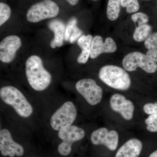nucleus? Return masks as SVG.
Here are the masks:
<instances>
[{"mask_svg": "<svg viewBox=\"0 0 157 157\" xmlns=\"http://www.w3.org/2000/svg\"><path fill=\"white\" fill-rule=\"evenodd\" d=\"M124 69L132 72L140 67L148 73H154L157 70L156 62L150 59L147 55L139 52H134L127 55L122 61Z\"/></svg>", "mask_w": 157, "mask_h": 157, "instance_id": "obj_6", "label": "nucleus"}, {"mask_svg": "<svg viewBox=\"0 0 157 157\" xmlns=\"http://www.w3.org/2000/svg\"><path fill=\"white\" fill-rule=\"evenodd\" d=\"M93 1H98V0H93Z\"/></svg>", "mask_w": 157, "mask_h": 157, "instance_id": "obj_29", "label": "nucleus"}, {"mask_svg": "<svg viewBox=\"0 0 157 157\" xmlns=\"http://www.w3.org/2000/svg\"><path fill=\"white\" fill-rule=\"evenodd\" d=\"M121 0H109L107 4V15L110 21H115L119 16Z\"/></svg>", "mask_w": 157, "mask_h": 157, "instance_id": "obj_18", "label": "nucleus"}, {"mask_svg": "<svg viewBox=\"0 0 157 157\" xmlns=\"http://www.w3.org/2000/svg\"><path fill=\"white\" fill-rule=\"evenodd\" d=\"M92 39V36L90 35H83L78 39L77 43L82 49L81 53L77 58V62L79 63L85 64L87 62L90 54Z\"/></svg>", "mask_w": 157, "mask_h": 157, "instance_id": "obj_16", "label": "nucleus"}, {"mask_svg": "<svg viewBox=\"0 0 157 157\" xmlns=\"http://www.w3.org/2000/svg\"><path fill=\"white\" fill-rule=\"evenodd\" d=\"M142 147L143 144L140 140L132 138L119 149L115 157H138L141 153Z\"/></svg>", "mask_w": 157, "mask_h": 157, "instance_id": "obj_14", "label": "nucleus"}, {"mask_svg": "<svg viewBox=\"0 0 157 157\" xmlns=\"http://www.w3.org/2000/svg\"><path fill=\"white\" fill-rule=\"evenodd\" d=\"M147 129L151 132H157V114L150 115L145 120Z\"/></svg>", "mask_w": 157, "mask_h": 157, "instance_id": "obj_22", "label": "nucleus"}, {"mask_svg": "<svg viewBox=\"0 0 157 157\" xmlns=\"http://www.w3.org/2000/svg\"><path fill=\"white\" fill-rule=\"evenodd\" d=\"M11 14L10 7L6 3H0V25H3L9 19Z\"/></svg>", "mask_w": 157, "mask_h": 157, "instance_id": "obj_21", "label": "nucleus"}, {"mask_svg": "<svg viewBox=\"0 0 157 157\" xmlns=\"http://www.w3.org/2000/svg\"><path fill=\"white\" fill-rule=\"evenodd\" d=\"M77 20L76 17H73L70 18L68 21L65 30V41H68L70 39V36L72 34L75 26L77 25Z\"/></svg>", "mask_w": 157, "mask_h": 157, "instance_id": "obj_24", "label": "nucleus"}, {"mask_svg": "<svg viewBox=\"0 0 157 157\" xmlns=\"http://www.w3.org/2000/svg\"><path fill=\"white\" fill-rule=\"evenodd\" d=\"M48 26L54 33V38L50 43L52 48L61 47L63 44L66 27L63 21L59 19H55L50 21Z\"/></svg>", "mask_w": 157, "mask_h": 157, "instance_id": "obj_15", "label": "nucleus"}, {"mask_svg": "<svg viewBox=\"0 0 157 157\" xmlns=\"http://www.w3.org/2000/svg\"><path fill=\"white\" fill-rule=\"evenodd\" d=\"M132 19L135 24L139 26L146 24L148 21L149 17L145 13L139 12L133 14L132 16Z\"/></svg>", "mask_w": 157, "mask_h": 157, "instance_id": "obj_23", "label": "nucleus"}, {"mask_svg": "<svg viewBox=\"0 0 157 157\" xmlns=\"http://www.w3.org/2000/svg\"><path fill=\"white\" fill-rule=\"evenodd\" d=\"M82 33V31L78 28L77 25L75 26L69 39L70 43H74L77 39H79Z\"/></svg>", "mask_w": 157, "mask_h": 157, "instance_id": "obj_26", "label": "nucleus"}, {"mask_svg": "<svg viewBox=\"0 0 157 157\" xmlns=\"http://www.w3.org/2000/svg\"><path fill=\"white\" fill-rule=\"evenodd\" d=\"M143 110L146 114L149 115L157 114V103L145 104L144 106Z\"/></svg>", "mask_w": 157, "mask_h": 157, "instance_id": "obj_25", "label": "nucleus"}, {"mask_svg": "<svg viewBox=\"0 0 157 157\" xmlns=\"http://www.w3.org/2000/svg\"><path fill=\"white\" fill-rule=\"evenodd\" d=\"M121 5L124 8H126L128 13L137 12L140 8L138 0H121Z\"/></svg>", "mask_w": 157, "mask_h": 157, "instance_id": "obj_20", "label": "nucleus"}, {"mask_svg": "<svg viewBox=\"0 0 157 157\" xmlns=\"http://www.w3.org/2000/svg\"><path fill=\"white\" fill-rule=\"evenodd\" d=\"M99 78L109 87L121 90H126L131 85L129 74L123 68L114 65L102 67L99 71Z\"/></svg>", "mask_w": 157, "mask_h": 157, "instance_id": "obj_3", "label": "nucleus"}, {"mask_svg": "<svg viewBox=\"0 0 157 157\" xmlns=\"http://www.w3.org/2000/svg\"><path fill=\"white\" fill-rule=\"evenodd\" d=\"M58 135L63 140L58 147V151L62 155L67 156L71 153L73 143L82 140L85 132L81 128L73 125L59 130Z\"/></svg>", "mask_w": 157, "mask_h": 157, "instance_id": "obj_7", "label": "nucleus"}, {"mask_svg": "<svg viewBox=\"0 0 157 157\" xmlns=\"http://www.w3.org/2000/svg\"><path fill=\"white\" fill-rule=\"evenodd\" d=\"M21 45L19 37L11 35L6 37L0 43V60L4 63H10L16 56V52Z\"/></svg>", "mask_w": 157, "mask_h": 157, "instance_id": "obj_11", "label": "nucleus"}, {"mask_svg": "<svg viewBox=\"0 0 157 157\" xmlns=\"http://www.w3.org/2000/svg\"><path fill=\"white\" fill-rule=\"evenodd\" d=\"M72 6H75L78 2V0H66Z\"/></svg>", "mask_w": 157, "mask_h": 157, "instance_id": "obj_27", "label": "nucleus"}, {"mask_svg": "<svg viewBox=\"0 0 157 157\" xmlns=\"http://www.w3.org/2000/svg\"><path fill=\"white\" fill-rule=\"evenodd\" d=\"M151 27L147 24L138 26L135 29L133 38L137 42H141L146 40L150 35Z\"/></svg>", "mask_w": 157, "mask_h": 157, "instance_id": "obj_19", "label": "nucleus"}, {"mask_svg": "<svg viewBox=\"0 0 157 157\" xmlns=\"http://www.w3.org/2000/svg\"><path fill=\"white\" fill-rule=\"evenodd\" d=\"M144 44L148 49L146 55L157 63V32L150 35L145 40Z\"/></svg>", "mask_w": 157, "mask_h": 157, "instance_id": "obj_17", "label": "nucleus"}, {"mask_svg": "<svg viewBox=\"0 0 157 157\" xmlns=\"http://www.w3.org/2000/svg\"><path fill=\"white\" fill-rule=\"evenodd\" d=\"M149 157H157V150L152 153Z\"/></svg>", "mask_w": 157, "mask_h": 157, "instance_id": "obj_28", "label": "nucleus"}, {"mask_svg": "<svg viewBox=\"0 0 157 157\" xmlns=\"http://www.w3.org/2000/svg\"><path fill=\"white\" fill-rule=\"evenodd\" d=\"M25 73L29 84L35 90H44L51 82V75L44 68L42 59L38 56H32L27 59Z\"/></svg>", "mask_w": 157, "mask_h": 157, "instance_id": "obj_1", "label": "nucleus"}, {"mask_svg": "<svg viewBox=\"0 0 157 157\" xmlns=\"http://www.w3.org/2000/svg\"><path fill=\"white\" fill-rule=\"evenodd\" d=\"M117 49V46L112 38L108 37L104 42L102 37L96 36L93 38L90 57L94 59L102 53H113Z\"/></svg>", "mask_w": 157, "mask_h": 157, "instance_id": "obj_13", "label": "nucleus"}, {"mask_svg": "<svg viewBox=\"0 0 157 157\" xmlns=\"http://www.w3.org/2000/svg\"><path fill=\"white\" fill-rule=\"evenodd\" d=\"M0 151L5 157H20L24 153L23 147L14 141L11 133L6 129L0 131Z\"/></svg>", "mask_w": 157, "mask_h": 157, "instance_id": "obj_9", "label": "nucleus"}, {"mask_svg": "<svg viewBox=\"0 0 157 157\" xmlns=\"http://www.w3.org/2000/svg\"><path fill=\"white\" fill-rule=\"evenodd\" d=\"M59 12L56 3L52 0H43L31 6L27 12L26 18L29 22L36 23L56 17Z\"/></svg>", "mask_w": 157, "mask_h": 157, "instance_id": "obj_4", "label": "nucleus"}, {"mask_svg": "<svg viewBox=\"0 0 157 157\" xmlns=\"http://www.w3.org/2000/svg\"><path fill=\"white\" fill-rule=\"evenodd\" d=\"M77 110L71 101H67L52 114L51 126L55 131H59L72 125L76 120Z\"/></svg>", "mask_w": 157, "mask_h": 157, "instance_id": "obj_5", "label": "nucleus"}, {"mask_svg": "<svg viewBox=\"0 0 157 157\" xmlns=\"http://www.w3.org/2000/svg\"><path fill=\"white\" fill-rule=\"evenodd\" d=\"M76 90L91 105L99 104L103 97V90L91 78H84L77 82Z\"/></svg>", "mask_w": 157, "mask_h": 157, "instance_id": "obj_8", "label": "nucleus"}, {"mask_svg": "<svg viewBox=\"0 0 157 157\" xmlns=\"http://www.w3.org/2000/svg\"><path fill=\"white\" fill-rule=\"evenodd\" d=\"M109 103L112 110L119 113L124 119L128 121L132 119L135 106L132 101L127 100L122 95L116 94L111 96Z\"/></svg>", "mask_w": 157, "mask_h": 157, "instance_id": "obj_12", "label": "nucleus"}, {"mask_svg": "<svg viewBox=\"0 0 157 157\" xmlns=\"http://www.w3.org/2000/svg\"><path fill=\"white\" fill-rule=\"evenodd\" d=\"M91 140L94 145H104L113 151L117 147L118 135L116 131H109L106 128H100L92 133Z\"/></svg>", "mask_w": 157, "mask_h": 157, "instance_id": "obj_10", "label": "nucleus"}, {"mask_svg": "<svg viewBox=\"0 0 157 157\" xmlns=\"http://www.w3.org/2000/svg\"><path fill=\"white\" fill-rule=\"evenodd\" d=\"M0 97L4 103L13 107L21 117L26 118L33 113V107L19 90L13 86H4L0 90Z\"/></svg>", "mask_w": 157, "mask_h": 157, "instance_id": "obj_2", "label": "nucleus"}]
</instances>
